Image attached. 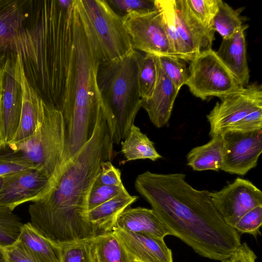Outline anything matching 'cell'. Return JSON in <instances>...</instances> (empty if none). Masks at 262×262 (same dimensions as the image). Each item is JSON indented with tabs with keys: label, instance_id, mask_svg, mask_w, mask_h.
Returning a JSON list of instances; mask_svg holds the SVG:
<instances>
[{
	"label": "cell",
	"instance_id": "d4e9b609",
	"mask_svg": "<svg viewBox=\"0 0 262 262\" xmlns=\"http://www.w3.org/2000/svg\"><path fill=\"white\" fill-rule=\"evenodd\" d=\"M121 152L125 162L139 159L156 161L162 158L154 146V143L135 124L124 140L121 142Z\"/></svg>",
	"mask_w": 262,
	"mask_h": 262
},
{
	"label": "cell",
	"instance_id": "ab89813d",
	"mask_svg": "<svg viewBox=\"0 0 262 262\" xmlns=\"http://www.w3.org/2000/svg\"><path fill=\"white\" fill-rule=\"evenodd\" d=\"M261 129H262V107L252 112L228 130L247 132Z\"/></svg>",
	"mask_w": 262,
	"mask_h": 262
},
{
	"label": "cell",
	"instance_id": "f6af8a7d",
	"mask_svg": "<svg viewBox=\"0 0 262 262\" xmlns=\"http://www.w3.org/2000/svg\"><path fill=\"white\" fill-rule=\"evenodd\" d=\"M133 262H136V261H133Z\"/></svg>",
	"mask_w": 262,
	"mask_h": 262
},
{
	"label": "cell",
	"instance_id": "9a60e30c",
	"mask_svg": "<svg viewBox=\"0 0 262 262\" xmlns=\"http://www.w3.org/2000/svg\"><path fill=\"white\" fill-rule=\"evenodd\" d=\"M14 63L15 75L21 89V109L17 131L7 146L31 137L36 131L43 113V101L27 80L17 54L14 53Z\"/></svg>",
	"mask_w": 262,
	"mask_h": 262
},
{
	"label": "cell",
	"instance_id": "52a82bcc",
	"mask_svg": "<svg viewBox=\"0 0 262 262\" xmlns=\"http://www.w3.org/2000/svg\"><path fill=\"white\" fill-rule=\"evenodd\" d=\"M100 64L121 58L134 50L122 17L106 0H75Z\"/></svg>",
	"mask_w": 262,
	"mask_h": 262
},
{
	"label": "cell",
	"instance_id": "ee69618b",
	"mask_svg": "<svg viewBox=\"0 0 262 262\" xmlns=\"http://www.w3.org/2000/svg\"><path fill=\"white\" fill-rule=\"evenodd\" d=\"M4 182V177H0V189L1 188Z\"/></svg>",
	"mask_w": 262,
	"mask_h": 262
},
{
	"label": "cell",
	"instance_id": "7bdbcfd3",
	"mask_svg": "<svg viewBox=\"0 0 262 262\" xmlns=\"http://www.w3.org/2000/svg\"><path fill=\"white\" fill-rule=\"evenodd\" d=\"M5 147L0 137V150Z\"/></svg>",
	"mask_w": 262,
	"mask_h": 262
},
{
	"label": "cell",
	"instance_id": "60d3db41",
	"mask_svg": "<svg viewBox=\"0 0 262 262\" xmlns=\"http://www.w3.org/2000/svg\"><path fill=\"white\" fill-rule=\"evenodd\" d=\"M257 256L254 251L244 242L228 258L222 262H256Z\"/></svg>",
	"mask_w": 262,
	"mask_h": 262
},
{
	"label": "cell",
	"instance_id": "5bb4252c",
	"mask_svg": "<svg viewBox=\"0 0 262 262\" xmlns=\"http://www.w3.org/2000/svg\"><path fill=\"white\" fill-rule=\"evenodd\" d=\"M14 54L5 60L2 104L0 111V137L6 147L12 140L18 127L21 109V92L16 78Z\"/></svg>",
	"mask_w": 262,
	"mask_h": 262
},
{
	"label": "cell",
	"instance_id": "74e56055",
	"mask_svg": "<svg viewBox=\"0 0 262 262\" xmlns=\"http://www.w3.org/2000/svg\"><path fill=\"white\" fill-rule=\"evenodd\" d=\"M2 248L8 262H41L19 239Z\"/></svg>",
	"mask_w": 262,
	"mask_h": 262
},
{
	"label": "cell",
	"instance_id": "e575fe53",
	"mask_svg": "<svg viewBox=\"0 0 262 262\" xmlns=\"http://www.w3.org/2000/svg\"><path fill=\"white\" fill-rule=\"evenodd\" d=\"M262 225V205L256 206L243 215L233 228L241 234L247 233L256 237L260 235Z\"/></svg>",
	"mask_w": 262,
	"mask_h": 262
},
{
	"label": "cell",
	"instance_id": "ac0fdd59",
	"mask_svg": "<svg viewBox=\"0 0 262 262\" xmlns=\"http://www.w3.org/2000/svg\"><path fill=\"white\" fill-rule=\"evenodd\" d=\"M158 78L150 97L142 99L141 107L147 112L152 123L157 128L167 125L179 91L162 70L158 62Z\"/></svg>",
	"mask_w": 262,
	"mask_h": 262
},
{
	"label": "cell",
	"instance_id": "277c9868",
	"mask_svg": "<svg viewBox=\"0 0 262 262\" xmlns=\"http://www.w3.org/2000/svg\"><path fill=\"white\" fill-rule=\"evenodd\" d=\"M74 39L61 112L66 127L64 164L90 140L101 108L100 64L74 2Z\"/></svg>",
	"mask_w": 262,
	"mask_h": 262
},
{
	"label": "cell",
	"instance_id": "ffe728a7",
	"mask_svg": "<svg viewBox=\"0 0 262 262\" xmlns=\"http://www.w3.org/2000/svg\"><path fill=\"white\" fill-rule=\"evenodd\" d=\"M27 0H0V51L14 53L26 17Z\"/></svg>",
	"mask_w": 262,
	"mask_h": 262
},
{
	"label": "cell",
	"instance_id": "3957f363",
	"mask_svg": "<svg viewBox=\"0 0 262 262\" xmlns=\"http://www.w3.org/2000/svg\"><path fill=\"white\" fill-rule=\"evenodd\" d=\"M13 53L47 104L61 111L74 39V0H27Z\"/></svg>",
	"mask_w": 262,
	"mask_h": 262
},
{
	"label": "cell",
	"instance_id": "8d00e7d4",
	"mask_svg": "<svg viewBox=\"0 0 262 262\" xmlns=\"http://www.w3.org/2000/svg\"><path fill=\"white\" fill-rule=\"evenodd\" d=\"M30 169H36L30 163L11 152L0 155V177H4Z\"/></svg>",
	"mask_w": 262,
	"mask_h": 262
},
{
	"label": "cell",
	"instance_id": "d590c367",
	"mask_svg": "<svg viewBox=\"0 0 262 262\" xmlns=\"http://www.w3.org/2000/svg\"><path fill=\"white\" fill-rule=\"evenodd\" d=\"M125 190L126 189L123 185L118 186H108L95 182L89 197V210L108 201Z\"/></svg>",
	"mask_w": 262,
	"mask_h": 262
},
{
	"label": "cell",
	"instance_id": "4316f807",
	"mask_svg": "<svg viewBox=\"0 0 262 262\" xmlns=\"http://www.w3.org/2000/svg\"><path fill=\"white\" fill-rule=\"evenodd\" d=\"M92 244L96 262H133L112 231L98 234Z\"/></svg>",
	"mask_w": 262,
	"mask_h": 262
},
{
	"label": "cell",
	"instance_id": "b9f144b4",
	"mask_svg": "<svg viewBox=\"0 0 262 262\" xmlns=\"http://www.w3.org/2000/svg\"><path fill=\"white\" fill-rule=\"evenodd\" d=\"M0 262H8L1 246H0Z\"/></svg>",
	"mask_w": 262,
	"mask_h": 262
},
{
	"label": "cell",
	"instance_id": "f546056e",
	"mask_svg": "<svg viewBox=\"0 0 262 262\" xmlns=\"http://www.w3.org/2000/svg\"><path fill=\"white\" fill-rule=\"evenodd\" d=\"M59 262H96L91 239L58 243Z\"/></svg>",
	"mask_w": 262,
	"mask_h": 262
},
{
	"label": "cell",
	"instance_id": "7c38bea8",
	"mask_svg": "<svg viewBox=\"0 0 262 262\" xmlns=\"http://www.w3.org/2000/svg\"><path fill=\"white\" fill-rule=\"evenodd\" d=\"M210 195L224 222L233 228L237 220L252 208L262 205V192L249 180L237 178Z\"/></svg>",
	"mask_w": 262,
	"mask_h": 262
},
{
	"label": "cell",
	"instance_id": "7a4b0ae2",
	"mask_svg": "<svg viewBox=\"0 0 262 262\" xmlns=\"http://www.w3.org/2000/svg\"><path fill=\"white\" fill-rule=\"evenodd\" d=\"M113 145L101 111L91 138L67 162L53 188L29 207L30 223L44 236L61 243L98 234L89 220V197L102 163L113 157Z\"/></svg>",
	"mask_w": 262,
	"mask_h": 262
},
{
	"label": "cell",
	"instance_id": "e0dca14e",
	"mask_svg": "<svg viewBox=\"0 0 262 262\" xmlns=\"http://www.w3.org/2000/svg\"><path fill=\"white\" fill-rule=\"evenodd\" d=\"M175 23L178 32L193 57L212 49L214 32L205 28L193 15L185 0H173Z\"/></svg>",
	"mask_w": 262,
	"mask_h": 262
},
{
	"label": "cell",
	"instance_id": "f1b7e54d",
	"mask_svg": "<svg viewBox=\"0 0 262 262\" xmlns=\"http://www.w3.org/2000/svg\"><path fill=\"white\" fill-rule=\"evenodd\" d=\"M158 78L157 56L142 54L138 72V83L141 99L151 97L155 88Z\"/></svg>",
	"mask_w": 262,
	"mask_h": 262
},
{
	"label": "cell",
	"instance_id": "9c48e42d",
	"mask_svg": "<svg viewBox=\"0 0 262 262\" xmlns=\"http://www.w3.org/2000/svg\"><path fill=\"white\" fill-rule=\"evenodd\" d=\"M262 107V86L253 83L222 98L207 115L212 138L222 134L255 110Z\"/></svg>",
	"mask_w": 262,
	"mask_h": 262
},
{
	"label": "cell",
	"instance_id": "6da1fadb",
	"mask_svg": "<svg viewBox=\"0 0 262 262\" xmlns=\"http://www.w3.org/2000/svg\"><path fill=\"white\" fill-rule=\"evenodd\" d=\"M181 173L146 171L136 179L137 191L169 230L199 255L222 261L241 244L240 234L227 225L210 191L198 190Z\"/></svg>",
	"mask_w": 262,
	"mask_h": 262
},
{
	"label": "cell",
	"instance_id": "603a6c76",
	"mask_svg": "<svg viewBox=\"0 0 262 262\" xmlns=\"http://www.w3.org/2000/svg\"><path fill=\"white\" fill-rule=\"evenodd\" d=\"M223 140L222 134L214 136L206 144L192 148L187 155V164L193 170H220Z\"/></svg>",
	"mask_w": 262,
	"mask_h": 262
},
{
	"label": "cell",
	"instance_id": "836d02e7",
	"mask_svg": "<svg viewBox=\"0 0 262 262\" xmlns=\"http://www.w3.org/2000/svg\"><path fill=\"white\" fill-rule=\"evenodd\" d=\"M107 2L122 17L133 12H148L158 10L156 0H107Z\"/></svg>",
	"mask_w": 262,
	"mask_h": 262
},
{
	"label": "cell",
	"instance_id": "83f0119b",
	"mask_svg": "<svg viewBox=\"0 0 262 262\" xmlns=\"http://www.w3.org/2000/svg\"><path fill=\"white\" fill-rule=\"evenodd\" d=\"M241 10V8L234 10L220 0L217 11L212 21L211 30L218 32L222 39L232 37L245 25L240 15Z\"/></svg>",
	"mask_w": 262,
	"mask_h": 262
},
{
	"label": "cell",
	"instance_id": "cb8c5ba5",
	"mask_svg": "<svg viewBox=\"0 0 262 262\" xmlns=\"http://www.w3.org/2000/svg\"><path fill=\"white\" fill-rule=\"evenodd\" d=\"M18 239L41 262H59L58 243L44 236L30 222L23 224Z\"/></svg>",
	"mask_w": 262,
	"mask_h": 262
},
{
	"label": "cell",
	"instance_id": "8992f818",
	"mask_svg": "<svg viewBox=\"0 0 262 262\" xmlns=\"http://www.w3.org/2000/svg\"><path fill=\"white\" fill-rule=\"evenodd\" d=\"M56 184L64 169L66 127L59 110L43 101L42 118L34 134L8 146Z\"/></svg>",
	"mask_w": 262,
	"mask_h": 262
},
{
	"label": "cell",
	"instance_id": "30bf717a",
	"mask_svg": "<svg viewBox=\"0 0 262 262\" xmlns=\"http://www.w3.org/2000/svg\"><path fill=\"white\" fill-rule=\"evenodd\" d=\"M122 19L134 50L156 56L177 58L166 35L158 8L152 12H133L123 16Z\"/></svg>",
	"mask_w": 262,
	"mask_h": 262
},
{
	"label": "cell",
	"instance_id": "4dcf8cb0",
	"mask_svg": "<svg viewBox=\"0 0 262 262\" xmlns=\"http://www.w3.org/2000/svg\"><path fill=\"white\" fill-rule=\"evenodd\" d=\"M13 211L0 206V246L2 247L11 245L18 238L23 225Z\"/></svg>",
	"mask_w": 262,
	"mask_h": 262
},
{
	"label": "cell",
	"instance_id": "1f68e13d",
	"mask_svg": "<svg viewBox=\"0 0 262 262\" xmlns=\"http://www.w3.org/2000/svg\"><path fill=\"white\" fill-rule=\"evenodd\" d=\"M160 67L180 91L185 84L189 76V70L181 59L167 56H157Z\"/></svg>",
	"mask_w": 262,
	"mask_h": 262
},
{
	"label": "cell",
	"instance_id": "f35d334b",
	"mask_svg": "<svg viewBox=\"0 0 262 262\" xmlns=\"http://www.w3.org/2000/svg\"><path fill=\"white\" fill-rule=\"evenodd\" d=\"M95 183L101 185L115 186L123 185L120 170L114 167L111 161H106L102 163L101 171Z\"/></svg>",
	"mask_w": 262,
	"mask_h": 262
},
{
	"label": "cell",
	"instance_id": "ba28073f",
	"mask_svg": "<svg viewBox=\"0 0 262 262\" xmlns=\"http://www.w3.org/2000/svg\"><path fill=\"white\" fill-rule=\"evenodd\" d=\"M188 70L185 85L202 100L212 96L221 99L243 87L212 49L195 55Z\"/></svg>",
	"mask_w": 262,
	"mask_h": 262
},
{
	"label": "cell",
	"instance_id": "4fadbf2b",
	"mask_svg": "<svg viewBox=\"0 0 262 262\" xmlns=\"http://www.w3.org/2000/svg\"><path fill=\"white\" fill-rule=\"evenodd\" d=\"M54 186L52 180L36 169L4 177L0 189V206L13 211L24 203L40 199Z\"/></svg>",
	"mask_w": 262,
	"mask_h": 262
},
{
	"label": "cell",
	"instance_id": "484cf974",
	"mask_svg": "<svg viewBox=\"0 0 262 262\" xmlns=\"http://www.w3.org/2000/svg\"><path fill=\"white\" fill-rule=\"evenodd\" d=\"M161 14L162 23L170 46L176 57L190 61L193 56L182 41L177 29L173 0H156Z\"/></svg>",
	"mask_w": 262,
	"mask_h": 262
},
{
	"label": "cell",
	"instance_id": "2e32d148",
	"mask_svg": "<svg viewBox=\"0 0 262 262\" xmlns=\"http://www.w3.org/2000/svg\"><path fill=\"white\" fill-rule=\"evenodd\" d=\"M133 261L173 262L171 250L164 238L135 233L117 227L112 231Z\"/></svg>",
	"mask_w": 262,
	"mask_h": 262
},
{
	"label": "cell",
	"instance_id": "d6a6232c",
	"mask_svg": "<svg viewBox=\"0 0 262 262\" xmlns=\"http://www.w3.org/2000/svg\"><path fill=\"white\" fill-rule=\"evenodd\" d=\"M220 1L185 0V2L196 19L205 28L211 30L212 21L217 11Z\"/></svg>",
	"mask_w": 262,
	"mask_h": 262
},
{
	"label": "cell",
	"instance_id": "44dd1931",
	"mask_svg": "<svg viewBox=\"0 0 262 262\" xmlns=\"http://www.w3.org/2000/svg\"><path fill=\"white\" fill-rule=\"evenodd\" d=\"M115 227L164 238L170 233L152 209L128 207L118 216Z\"/></svg>",
	"mask_w": 262,
	"mask_h": 262
},
{
	"label": "cell",
	"instance_id": "d6986e66",
	"mask_svg": "<svg viewBox=\"0 0 262 262\" xmlns=\"http://www.w3.org/2000/svg\"><path fill=\"white\" fill-rule=\"evenodd\" d=\"M244 26L232 37L222 39L216 51L217 55L242 86L248 85L250 72L247 59L246 42Z\"/></svg>",
	"mask_w": 262,
	"mask_h": 262
},
{
	"label": "cell",
	"instance_id": "7402d4cb",
	"mask_svg": "<svg viewBox=\"0 0 262 262\" xmlns=\"http://www.w3.org/2000/svg\"><path fill=\"white\" fill-rule=\"evenodd\" d=\"M138 198V196L129 194L126 189L108 201L89 210V220L101 233L111 232L115 227L119 215Z\"/></svg>",
	"mask_w": 262,
	"mask_h": 262
},
{
	"label": "cell",
	"instance_id": "5b68a950",
	"mask_svg": "<svg viewBox=\"0 0 262 262\" xmlns=\"http://www.w3.org/2000/svg\"><path fill=\"white\" fill-rule=\"evenodd\" d=\"M142 54L133 50L124 57L99 64L97 83L113 143L127 136L141 107L138 72Z\"/></svg>",
	"mask_w": 262,
	"mask_h": 262
},
{
	"label": "cell",
	"instance_id": "8fae6325",
	"mask_svg": "<svg viewBox=\"0 0 262 262\" xmlns=\"http://www.w3.org/2000/svg\"><path fill=\"white\" fill-rule=\"evenodd\" d=\"M222 135L223 148L220 170L244 176L256 166L262 151V129L247 132L228 130Z\"/></svg>",
	"mask_w": 262,
	"mask_h": 262
}]
</instances>
